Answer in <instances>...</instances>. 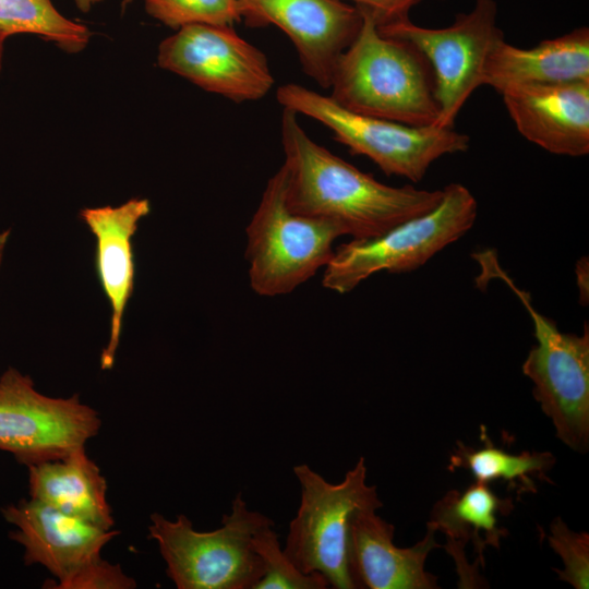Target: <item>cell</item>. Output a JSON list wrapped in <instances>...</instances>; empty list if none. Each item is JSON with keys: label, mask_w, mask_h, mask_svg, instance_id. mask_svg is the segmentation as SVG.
I'll return each instance as SVG.
<instances>
[{"label": "cell", "mask_w": 589, "mask_h": 589, "mask_svg": "<svg viewBox=\"0 0 589 589\" xmlns=\"http://www.w3.org/2000/svg\"><path fill=\"white\" fill-rule=\"evenodd\" d=\"M589 81V28L573 29L531 48L515 47L503 38L493 46L483 85L498 94L510 86Z\"/></svg>", "instance_id": "17"}, {"label": "cell", "mask_w": 589, "mask_h": 589, "mask_svg": "<svg viewBox=\"0 0 589 589\" xmlns=\"http://www.w3.org/2000/svg\"><path fill=\"white\" fill-rule=\"evenodd\" d=\"M513 508L512 498H501L488 483L476 481L462 492L448 491L436 502L426 526L447 537L445 548L458 567L462 565L461 549L469 542L483 564L485 548L498 549L501 539L507 534V530L498 526V515L505 516Z\"/></svg>", "instance_id": "19"}, {"label": "cell", "mask_w": 589, "mask_h": 589, "mask_svg": "<svg viewBox=\"0 0 589 589\" xmlns=\"http://www.w3.org/2000/svg\"><path fill=\"white\" fill-rule=\"evenodd\" d=\"M359 9L362 24L335 67L330 97L360 115L435 125L440 109L429 62L410 44L381 34L373 16Z\"/></svg>", "instance_id": "2"}, {"label": "cell", "mask_w": 589, "mask_h": 589, "mask_svg": "<svg viewBox=\"0 0 589 589\" xmlns=\"http://www.w3.org/2000/svg\"><path fill=\"white\" fill-rule=\"evenodd\" d=\"M146 12L179 29L187 25L231 26L241 20L239 0H143Z\"/></svg>", "instance_id": "23"}, {"label": "cell", "mask_w": 589, "mask_h": 589, "mask_svg": "<svg viewBox=\"0 0 589 589\" xmlns=\"http://www.w3.org/2000/svg\"><path fill=\"white\" fill-rule=\"evenodd\" d=\"M278 103L324 124L352 154L370 158L388 176L419 182L445 155L465 153L467 134L454 128L416 127L350 111L330 96L288 83L278 87Z\"/></svg>", "instance_id": "5"}, {"label": "cell", "mask_w": 589, "mask_h": 589, "mask_svg": "<svg viewBox=\"0 0 589 589\" xmlns=\"http://www.w3.org/2000/svg\"><path fill=\"white\" fill-rule=\"evenodd\" d=\"M8 37L10 36L0 28V71L2 69V63H3L4 44Z\"/></svg>", "instance_id": "28"}, {"label": "cell", "mask_w": 589, "mask_h": 589, "mask_svg": "<svg viewBox=\"0 0 589 589\" xmlns=\"http://www.w3.org/2000/svg\"><path fill=\"white\" fill-rule=\"evenodd\" d=\"M101 420L79 395L52 398L14 368L0 376V449L26 466L57 459L85 447Z\"/></svg>", "instance_id": "11"}, {"label": "cell", "mask_w": 589, "mask_h": 589, "mask_svg": "<svg viewBox=\"0 0 589 589\" xmlns=\"http://www.w3.org/2000/svg\"><path fill=\"white\" fill-rule=\"evenodd\" d=\"M252 544L263 565V576L253 589L328 588L320 574H304L288 558L271 518L254 531Z\"/></svg>", "instance_id": "22"}, {"label": "cell", "mask_w": 589, "mask_h": 589, "mask_svg": "<svg viewBox=\"0 0 589 589\" xmlns=\"http://www.w3.org/2000/svg\"><path fill=\"white\" fill-rule=\"evenodd\" d=\"M268 518L250 509L239 492L219 528L197 531L183 514L169 520L154 513L148 538L157 543L167 575L178 589H253L263 576V565L252 539Z\"/></svg>", "instance_id": "4"}, {"label": "cell", "mask_w": 589, "mask_h": 589, "mask_svg": "<svg viewBox=\"0 0 589 589\" xmlns=\"http://www.w3.org/2000/svg\"><path fill=\"white\" fill-rule=\"evenodd\" d=\"M300 503L289 522L284 552L304 574H320L334 589H357L350 570V537L356 516L383 507L375 485L366 483L360 457L338 483L306 464L293 467Z\"/></svg>", "instance_id": "3"}, {"label": "cell", "mask_w": 589, "mask_h": 589, "mask_svg": "<svg viewBox=\"0 0 589 589\" xmlns=\"http://www.w3.org/2000/svg\"><path fill=\"white\" fill-rule=\"evenodd\" d=\"M160 68L236 103L263 98L274 86L266 56L231 26L193 24L164 39Z\"/></svg>", "instance_id": "12"}, {"label": "cell", "mask_w": 589, "mask_h": 589, "mask_svg": "<svg viewBox=\"0 0 589 589\" xmlns=\"http://www.w3.org/2000/svg\"><path fill=\"white\" fill-rule=\"evenodd\" d=\"M0 28L9 36H40L69 53L83 50L91 38L84 24L63 16L51 0H0Z\"/></svg>", "instance_id": "21"}, {"label": "cell", "mask_w": 589, "mask_h": 589, "mask_svg": "<svg viewBox=\"0 0 589 589\" xmlns=\"http://www.w3.org/2000/svg\"><path fill=\"white\" fill-rule=\"evenodd\" d=\"M381 34L413 46L429 62L440 115L437 128H453L472 93L483 85L489 55L503 33L497 26V3L476 0L442 28L417 25L409 17L377 26Z\"/></svg>", "instance_id": "9"}, {"label": "cell", "mask_w": 589, "mask_h": 589, "mask_svg": "<svg viewBox=\"0 0 589 589\" xmlns=\"http://www.w3.org/2000/svg\"><path fill=\"white\" fill-rule=\"evenodd\" d=\"M133 0H122V10H125L129 4L132 3Z\"/></svg>", "instance_id": "29"}, {"label": "cell", "mask_w": 589, "mask_h": 589, "mask_svg": "<svg viewBox=\"0 0 589 589\" xmlns=\"http://www.w3.org/2000/svg\"><path fill=\"white\" fill-rule=\"evenodd\" d=\"M500 94L526 140L555 155H588L589 81L517 85Z\"/></svg>", "instance_id": "14"}, {"label": "cell", "mask_w": 589, "mask_h": 589, "mask_svg": "<svg viewBox=\"0 0 589 589\" xmlns=\"http://www.w3.org/2000/svg\"><path fill=\"white\" fill-rule=\"evenodd\" d=\"M27 468L32 498L104 529L112 528L106 479L85 447Z\"/></svg>", "instance_id": "18"}, {"label": "cell", "mask_w": 589, "mask_h": 589, "mask_svg": "<svg viewBox=\"0 0 589 589\" xmlns=\"http://www.w3.org/2000/svg\"><path fill=\"white\" fill-rule=\"evenodd\" d=\"M10 237V229L0 232V267L4 255V250Z\"/></svg>", "instance_id": "27"}, {"label": "cell", "mask_w": 589, "mask_h": 589, "mask_svg": "<svg viewBox=\"0 0 589 589\" xmlns=\"http://www.w3.org/2000/svg\"><path fill=\"white\" fill-rule=\"evenodd\" d=\"M245 232L250 286L263 297L288 294L309 280L333 257L334 241L345 236L330 221L288 208L281 167L267 181Z\"/></svg>", "instance_id": "7"}, {"label": "cell", "mask_w": 589, "mask_h": 589, "mask_svg": "<svg viewBox=\"0 0 589 589\" xmlns=\"http://www.w3.org/2000/svg\"><path fill=\"white\" fill-rule=\"evenodd\" d=\"M366 10L377 26L409 17L410 10L421 0H348Z\"/></svg>", "instance_id": "25"}, {"label": "cell", "mask_w": 589, "mask_h": 589, "mask_svg": "<svg viewBox=\"0 0 589 589\" xmlns=\"http://www.w3.org/2000/svg\"><path fill=\"white\" fill-rule=\"evenodd\" d=\"M411 548L394 543L395 527L375 509L360 512L351 527L350 570L357 589H435L434 575L425 570L430 552L441 548L435 530Z\"/></svg>", "instance_id": "16"}, {"label": "cell", "mask_w": 589, "mask_h": 589, "mask_svg": "<svg viewBox=\"0 0 589 589\" xmlns=\"http://www.w3.org/2000/svg\"><path fill=\"white\" fill-rule=\"evenodd\" d=\"M249 25H275L294 45L304 73L329 88L341 55L362 24V13L344 0H239Z\"/></svg>", "instance_id": "13"}, {"label": "cell", "mask_w": 589, "mask_h": 589, "mask_svg": "<svg viewBox=\"0 0 589 589\" xmlns=\"http://www.w3.org/2000/svg\"><path fill=\"white\" fill-rule=\"evenodd\" d=\"M16 529L10 537L20 543L26 565L40 564L56 581L46 588L131 589L136 582L120 566L100 557L103 548L119 531L104 529L65 514L35 498L22 500L2 509Z\"/></svg>", "instance_id": "8"}, {"label": "cell", "mask_w": 589, "mask_h": 589, "mask_svg": "<svg viewBox=\"0 0 589 589\" xmlns=\"http://www.w3.org/2000/svg\"><path fill=\"white\" fill-rule=\"evenodd\" d=\"M104 0H74L77 9L84 13H87L94 5Z\"/></svg>", "instance_id": "26"}, {"label": "cell", "mask_w": 589, "mask_h": 589, "mask_svg": "<svg viewBox=\"0 0 589 589\" xmlns=\"http://www.w3.org/2000/svg\"><path fill=\"white\" fill-rule=\"evenodd\" d=\"M550 531L551 534L546 538L549 545L561 556L564 564V569L553 568L558 579L576 589H588L589 533L573 531L561 517L554 518Z\"/></svg>", "instance_id": "24"}, {"label": "cell", "mask_w": 589, "mask_h": 589, "mask_svg": "<svg viewBox=\"0 0 589 589\" xmlns=\"http://www.w3.org/2000/svg\"><path fill=\"white\" fill-rule=\"evenodd\" d=\"M298 115L284 108L285 197L298 215L330 221L352 239L382 235L434 208L442 190L390 187L314 142Z\"/></svg>", "instance_id": "1"}, {"label": "cell", "mask_w": 589, "mask_h": 589, "mask_svg": "<svg viewBox=\"0 0 589 589\" xmlns=\"http://www.w3.org/2000/svg\"><path fill=\"white\" fill-rule=\"evenodd\" d=\"M482 446L470 447L458 443L450 456L449 470H468L477 482H505L508 489L518 494L536 492V481L548 480L546 473L555 465V457L550 452H522L512 454L496 447L482 426Z\"/></svg>", "instance_id": "20"}, {"label": "cell", "mask_w": 589, "mask_h": 589, "mask_svg": "<svg viewBox=\"0 0 589 589\" xmlns=\"http://www.w3.org/2000/svg\"><path fill=\"white\" fill-rule=\"evenodd\" d=\"M477 214L478 203L472 193L460 183H450L431 211L380 236L340 244L324 267L322 285L342 294L378 272L417 269L468 232Z\"/></svg>", "instance_id": "6"}, {"label": "cell", "mask_w": 589, "mask_h": 589, "mask_svg": "<svg viewBox=\"0 0 589 589\" xmlns=\"http://www.w3.org/2000/svg\"><path fill=\"white\" fill-rule=\"evenodd\" d=\"M497 276L517 294L531 316L537 345L530 349L522 372L533 383L532 395L552 420L556 436L572 449L586 453L589 445V330L582 335L561 332L556 323L531 304L527 292L498 267Z\"/></svg>", "instance_id": "10"}, {"label": "cell", "mask_w": 589, "mask_h": 589, "mask_svg": "<svg viewBox=\"0 0 589 589\" xmlns=\"http://www.w3.org/2000/svg\"><path fill=\"white\" fill-rule=\"evenodd\" d=\"M151 212L146 199H131L118 207H87L82 220L96 238V269L111 306L109 340L100 354V368H112L119 346L122 317L134 289L132 238L139 221Z\"/></svg>", "instance_id": "15"}]
</instances>
